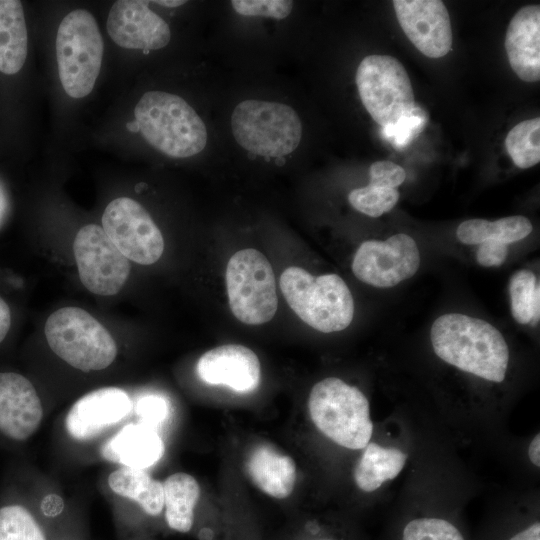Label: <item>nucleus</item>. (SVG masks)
Returning <instances> with one entry per match:
<instances>
[{
    "label": "nucleus",
    "instance_id": "f03ea898",
    "mask_svg": "<svg viewBox=\"0 0 540 540\" xmlns=\"http://www.w3.org/2000/svg\"><path fill=\"white\" fill-rule=\"evenodd\" d=\"M134 116L145 140L169 157H190L206 146L204 122L183 98L175 94L146 92L135 106Z\"/></svg>",
    "mask_w": 540,
    "mask_h": 540
},
{
    "label": "nucleus",
    "instance_id": "f704fd0d",
    "mask_svg": "<svg viewBox=\"0 0 540 540\" xmlns=\"http://www.w3.org/2000/svg\"><path fill=\"white\" fill-rule=\"evenodd\" d=\"M508 254L507 244L497 241H485L479 244L476 253L478 264L484 267L502 265Z\"/></svg>",
    "mask_w": 540,
    "mask_h": 540
},
{
    "label": "nucleus",
    "instance_id": "aec40b11",
    "mask_svg": "<svg viewBox=\"0 0 540 540\" xmlns=\"http://www.w3.org/2000/svg\"><path fill=\"white\" fill-rule=\"evenodd\" d=\"M246 471L256 487L271 497L284 499L294 489V460L270 445L262 444L251 450L246 459Z\"/></svg>",
    "mask_w": 540,
    "mask_h": 540
},
{
    "label": "nucleus",
    "instance_id": "9b49d317",
    "mask_svg": "<svg viewBox=\"0 0 540 540\" xmlns=\"http://www.w3.org/2000/svg\"><path fill=\"white\" fill-rule=\"evenodd\" d=\"M73 252L80 280L94 294L114 295L128 279V259L96 224H88L78 231Z\"/></svg>",
    "mask_w": 540,
    "mask_h": 540
},
{
    "label": "nucleus",
    "instance_id": "4c0bfd02",
    "mask_svg": "<svg viewBox=\"0 0 540 540\" xmlns=\"http://www.w3.org/2000/svg\"><path fill=\"white\" fill-rule=\"evenodd\" d=\"M509 540H540V523L535 521L513 535Z\"/></svg>",
    "mask_w": 540,
    "mask_h": 540
},
{
    "label": "nucleus",
    "instance_id": "ea45409f",
    "mask_svg": "<svg viewBox=\"0 0 540 540\" xmlns=\"http://www.w3.org/2000/svg\"><path fill=\"white\" fill-rule=\"evenodd\" d=\"M155 3L166 6V7H178L186 3V1L181 0H162V1H154Z\"/></svg>",
    "mask_w": 540,
    "mask_h": 540
},
{
    "label": "nucleus",
    "instance_id": "0eeeda50",
    "mask_svg": "<svg viewBox=\"0 0 540 540\" xmlns=\"http://www.w3.org/2000/svg\"><path fill=\"white\" fill-rule=\"evenodd\" d=\"M231 128L240 146L266 157L290 154L302 137V124L293 108L263 100L240 102L232 113Z\"/></svg>",
    "mask_w": 540,
    "mask_h": 540
},
{
    "label": "nucleus",
    "instance_id": "5701e85b",
    "mask_svg": "<svg viewBox=\"0 0 540 540\" xmlns=\"http://www.w3.org/2000/svg\"><path fill=\"white\" fill-rule=\"evenodd\" d=\"M165 518L168 526L187 533L194 522V508L200 497L196 479L183 472L170 475L163 483Z\"/></svg>",
    "mask_w": 540,
    "mask_h": 540
},
{
    "label": "nucleus",
    "instance_id": "7c9ffc66",
    "mask_svg": "<svg viewBox=\"0 0 540 540\" xmlns=\"http://www.w3.org/2000/svg\"><path fill=\"white\" fill-rule=\"evenodd\" d=\"M401 540H465L460 530L450 521L436 517H422L409 521Z\"/></svg>",
    "mask_w": 540,
    "mask_h": 540
},
{
    "label": "nucleus",
    "instance_id": "ddd939ff",
    "mask_svg": "<svg viewBox=\"0 0 540 540\" xmlns=\"http://www.w3.org/2000/svg\"><path fill=\"white\" fill-rule=\"evenodd\" d=\"M397 20L412 44L425 56L440 58L452 46L450 17L439 0H394Z\"/></svg>",
    "mask_w": 540,
    "mask_h": 540
},
{
    "label": "nucleus",
    "instance_id": "a878e982",
    "mask_svg": "<svg viewBox=\"0 0 540 540\" xmlns=\"http://www.w3.org/2000/svg\"><path fill=\"white\" fill-rule=\"evenodd\" d=\"M509 295L512 316L519 324L539 321L540 286L532 271L521 269L511 276Z\"/></svg>",
    "mask_w": 540,
    "mask_h": 540
},
{
    "label": "nucleus",
    "instance_id": "a211bd4d",
    "mask_svg": "<svg viewBox=\"0 0 540 540\" xmlns=\"http://www.w3.org/2000/svg\"><path fill=\"white\" fill-rule=\"evenodd\" d=\"M505 49L512 70L525 82L540 79V6L527 5L511 19Z\"/></svg>",
    "mask_w": 540,
    "mask_h": 540
},
{
    "label": "nucleus",
    "instance_id": "2f4dec72",
    "mask_svg": "<svg viewBox=\"0 0 540 540\" xmlns=\"http://www.w3.org/2000/svg\"><path fill=\"white\" fill-rule=\"evenodd\" d=\"M231 5L240 15L275 19L286 18L293 8V2L288 0H232Z\"/></svg>",
    "mask_w": 540,
    "mask_h": 540
},
{
    "label": "nucleus",
    "instance_id": "20e7f679",
    "mask_svg": "<svg viewBox=\"0 0 540 540\" xmlns=\"http://www.w3.org/2000/svg\"><path fill=\"white\" fill-rule=\"evenodd\" d=\"M310 418L327 438L347 449H363L373 434L363 392L336 377L317 382L308 398Z\"/></svg>",
    "mask_w": 540,
    "mask_h": 540
},
{
    "label": "nucleus",
    "instance_id": "423d86ee",
    "mask_svg": "<svg viewBox=\"0 0 540 540\" xmlns=\"http://www.w3.org/2000/svg\"><path fill=\"white\" fill-rule=\"evenodd\" d=\"M104 45L93 15L83 9L68 13L56 36V57L61 84L72 98H83L94 88L100 73Z\"/></svg>",
    "mask_w": 540,
    "mask_h": 540
},
{
    "label": "nucleus",
    "instance_id": "1a4fd4ad",
    "mask_svg": "<svg viewBox=\"0 0 540 540\" xmlns=\"http://www.w3.org/2000/svg\"><path fill=\"white\" fill-rule=\"evenodd\" d=\"M356 84L360 99L381 127L395 123L416 105L404 66L389 55H369L359 64Z\"/></svg>",
    "mask_w": 540,
    "mask_h": 540
},
{
    "label": "nucleus",
    "instance_id": "2eb2a0df",
    "mask_svg": "<svg viewBox=\"0 0 540 540\" xmlns=\"http://www.w3.org/2000/svg\"><path fill=\"white\" fill-rule=\"evenodd\" d=\"M131 408L132 402L124 390L117 387L100 388L73 404L66 415L65 427L73 439L89 440L125 418Z\"/></svg>",
    "mask_w": 540,
    "mask_h": 540
},
{
    "label": "nucleus",
    "instance_id": "473e14b6",
    "mask_svg": "<svg viewBox=\"0 0 540 540\" xmlns=\"http://www.w3.org/2000/svg\"><path fill=\"white\" fill-rule=\"evenodd\" d=\"M370 182L374 186L397 189L405 178V170L391 161H377L369 168Z\"/></svg>",
    "mask_w": 540,
    "mask_h": 540
},
{
    "label": "nucleus",
    "instance_id": "6ab92c4d",
    "mask_svg": "<svg viewBox=\"0 0 540 540\" xmlns=\"http://www.w3.org/2000/svg\"><path fill=\"white\" fill-rule=\"evenodd\" d=\"M164 444L147 424H127L101 447V456L125 467L145 469L160 460Z\"/></svg>",
    "mask_w": 540,
    "mask_h": 540
},
{
    "label": "nucleus",
    "instance_id": "39448f33",
    "mask_svg": "<svg viewBox=\"0 0 540 540\" xmlns=\"http://www.w3.org/2000/svg\"><path fill=\"white\" fill-rule=\"evenodd\" d=\"M44 332L51 350L79 370H102L116 358L117 345L109 331L79 307H64L53 312Z\"/></svg>",
    "mask_w": 540,
    "mask_h": 540
},
{
    "label": "nucleus",
    "instance_id": "f3484780",
    "mask_svg": "<svg viewBox=\"0 0 540 540\" xmlns=\"http://www.w3.org/2000/svg\"><path fill=\"white\" fill-rule=\"evenodd\" d=\"M42 417V403L32 383L18 373H0V431L23 441L35 433Z\"/></svg>",
    "mask_w": 540,
    "mask_h": 540
},
{
    "label": "nucleus",
    "instance_id": "9d476101",
    "mask_svg": "<svg viewBox=\"0 0 540 540\" xmlns=\"http://www.w3.org/2000/svg\"><path fill=\"white\" fill-rule=\"evenodd\" d=\"M102 228L128 260L150 265L163 253L161 231L145 208L129 197L116 198L106 206Z\"/></svg>",
    "mask_w": 540,
    "mask_h": 540
},
{
    "label": "nucleus",
    "instance_id": "72a5a7b5",
    "mask_svg": "<svg viewBox=\"0 0 540 540\" xmlns=\"http://www.w3.org/2000/svg\"><path fill=\"white\" fill-rule=\"evenodd\" d=\"M136 411L144 424L151 426L164 421L168 414V405L166 400L158 395H147L139 399Z\"/></svg>",
    "mask_w": 540,
    "mask_h": 540
},
{
    "label": "nucleus",
    "instance_id": "a19ab883",
    "mask_svg": "<svg viewBox=\"0 0 540 540\" xmlns=\"http://www.w3.org/2000/svg\"><path fill=\"white\" fill-rule=\"evenodd\" d=\"M323 540H333V539H323Z\"/></svg>",
    "mask_w": 540,
    "mask_h": 540
},
{
    "label": "nucleus",
    "instance_id": "4be33fe9",
    "mask_svg": "<svg viewBox=\"0 0 540 540\" xmlns=\"http://www.w3.org/2000/svg\"><path fill=\"white\" fill-rule=\"evenodd\" d=\"M357 461L353 478L363 492H373L385 482L397 477L406 464L408 455L398 448H389L369 442Z\"/></svg>",
    "mask_w": 540,
    "mask_h": 540
},
{
    "label": "nucleus",
    "instance_id": "7ed1b4c3",
    "mask_svg": "<svg viewBox=\"0 0 540 540\" xmlns=\"http://www.w3.org/2000/svg\"><path fill=\"white\" fill-rule=\"evenodd\" d=\"M279 284L290 308L310 327L331 333L351 324L354 301L339 275L315 277L303 268L291 266L283 271Z\"/></svg>",
    "mask_w": 540,
    "mask_h": 540
},
{
    "label": "nucleus",
    "instance_id": "c9c22d12",
    "mask_svg": "<svg viewBox=\"0 0 540 540\" xmlns=\"http://www.w3.org/2000/svg\"><path fill=\"white\" fill-rule=\"evenodd\" d=\"M64 503L60 496L49 494L45 496L41 503V509L47 516H56L63 510Z\"/></svg>",
    "mask_w": 540,
    "mask_h": 540
},
{
    "label": "nucleus",
    "instance_id": "393cba45",
    "mask_svg": "<svg viewBox=\"0 0 540 540\" xmlns=\"http://www.w3.org/2000/svg\"><path fill=\"white\" fill-rule=\"evenodd\" d=\"M530 220L516 215L489 221L470 219L462 222L456 231L457 238L464 244H481L485 241H497L504 244L526 238L532 232Z\"/></svg>",
    "mask_w": 540,
    "mask_h": 540
},
{
    "label": "nucleus",
    "instance_id": "412c9836",
    "mask_svg": "<svg viewBox=\"0 0 540 540\" xmlns=\"http://www.w3.org/2000/svg\"><path fill=\"white\" fill-rule=\"evenodd\" d=\"M28 34L23 7L17 0H0V72L13 75L23 67Z\"/></svg>",
    "mask_w": 540,
    "mask_h": 540
},
{
    "label": "nucleus",
    "instance_id": "dca6fc26",
    "mask_svg": "<svg viewBox=\"0 0 540 540\" xmlns=\"http://www.w3.org/2000/svg\"><path fill=\"white\" fill-rule=\"evenodd\" d=\"M196 369L205 383L225 385L242 393L255 390L261 376L257 355L240 344H225L205 352Z\"/></svg>",
    "mask_w": 540,
    "mask_h": 540
},
{
    "label": "nucleus",
    "instance_id": "c756f323",
    "mask_svg": "<svg viewBox=\"0 0 540 540\" xmlns=\"http://www.w3.org/2000/svg\"><path fill=\"white\" fill-rule=\"evenodd\" d=\"M427 121L428 114L416 104L395 123L381 127V134L395 149L403 150L423 131Z\"/></svg>",
    "mask_w": 540,
    "mask_h": 540
},
{
    "label": "nucleus",
    "instance_id": "bb28decb",
    "mask_svg": "<svg viewBox=\"0 0 540 540\" xmlns=\"http://www.w3.org/2000/svg\"><path fill=\"white\" fill-rule=\"evenodd\" d=\"M505 147L514 164L530 168L540 161V118H532L515 125L507 134Z\"/></svg>",
    "mask_w": 540,
    "mask_h": 540
},
{
    "label": "nucleus",
    "instance_id": "b1692460",
    "mask_svg": "<svg viewBox=\"0 0 540 540\" xmlns=\"http://www.w3.org/2000/svg\"><path fill=\"white\" fill-rule=\"evenodd\" d=\"M111 490L138 503L151 516L159 515L164 507L163 484L143 469L121 467L108 477Z\"/></svg>",
    "mask_w": 540,
    "mask_h": 540
},
{
    "label": "nucleus",
    "instance_id": "6e6552de",
    "mask_svg": "<svg viewBox=\"0 0 540 540\" xmlns=\"http://www.w3.org/2000/svg\"><path fill=\"white\" fill-rule=\"evenodd\" d=\"M226 288L230 309L242 323L260 325L277 310L276 281L272 266L260 251L242 249L229 259Z\"/></svg>",
    "mask_w": 540,
    "mask_h": 540
},
{
    "label": "nucleus",
    "instance_id": "e433bc0d",
    "mask_svg": "<svg viewBox=\"0 0 540 540\" xmlns=\"http://www.w3.org/2000/svg\"><path fill=\"white\" fill-rule=\"evenodd\" d=\"M11 325V313L7 303L0 297V343L6 337Z\"/></svg>",
    "mask_w": 540,
    "mask_h": 540
},
{
    "label": "nucleus",
    "instance_id": "c85d7f7f",
    "mask_svg": "<svg viewBox=\"0 0 540 540\" xmlns=\"http://www.w3.org/2000/svg\"><path fill=\"white\" fill-rule=\"evenodd\" d=\"M351 206L370 217H379L390 211L399 200V192L393 188H382L368 184L356 188L348 195Z\"/></svg>",
    "mask_w": 540,
    "mask_h": 540
},
{
    "label": "nucleus",
    "instance_id": "58836bf2",
    "mask_svg": "<svg viewBox=\"0 0 540 540\" xmlns=\"http://www.w3.org/2000/svg\"><path fill=\"white\" fill-rule=\"evenodd\" d=\"M528 457L537 467L540 466V434L537 433L528 446Z\"/></svg>",
    "mask_w": 540,
    "mask_h": 540
},
{
    "label": "nucleus",
    "instance_id": "f8f14e48",
    "mask_svg": "<svg viewBox=\"0 0 540 540\" xmlns=\"http://www.w3.org/2000/svg\"><path fill=\"white\" fill-rule=\"evenodd\" d=\"M419 266L418 246L412 237L403 233L395 234L385 241H364L352 261L355 277L378 288L398 285L414 276Z\"/></svg>",
    "mask_w": 540,
    "mask_h": 540
},
{
    "label": "nucleus",
    "instance_id": "cd10ccee",
    "mask_svg": "<svg viewBox=\"0 0 540 540\" xmlns=\"http://www.w3.org/2000/svg\"><path fill=\"white\" fill-rule=\"evenodd\" d=\"M0 540H47L32 516L23 506L0 508Z\"/></svg>",
    "mask_w": 540,
    "mask_h": 540
},
{
    "label": "nucleus",
    "instance_id": "f257e3e1",
    "mask_svg": "<svg viewBox=\"0 0 540 540\" xmlns=\"http://www.w3.org/2000/svg\"><path fill=\"white\" fill-rule=\"evenodd\" d=\"M430 338L435 354L449 365L487 381L505 379L508 345L501 332L485 320L444 314L433 322Z\"/></svg>",
    "mask_w": 540,
    "mask_h": 540
},
{
    "label": "nucleus",
    "instance_id": "4468645a",
    "mask_svg": "<svg viewBox=\"0 0 540 540\" xmlns=\"http://www.w3.org/2000/svg\"><path fill=\"white\" fill-rule=\"evenodd\" d=\"M107 32L111 39L126 49L157 50L171 38L168 24L149 9L147 2L116 1L108 14Z\"/></svg>",
    "mask_w": 540,
    "mask_h": 540
}]
</instances>
